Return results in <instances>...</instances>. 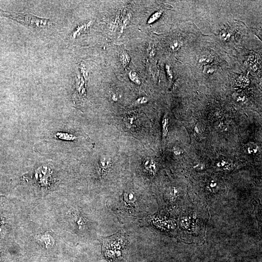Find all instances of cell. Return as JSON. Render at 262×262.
<instances>
[{
    "instance_id": "6da1fadb",
    "label": "cell",
    "mask_w": 262,
    "mask_h": 262,
    "mask_svg": "<svg viewBox=\"0 0 262 262\" xmlns=\"http://www.w3.org/2000/svg\"><path fill=\"white\" fill-rule=\"evenodd\" d=\"M1 13H3V15L10 17L11 19L32 28H44L52 24L49 19L36 17L28 13H8L2 11Z\"/></svg>"
},
{
    "instance_id": "7a4b0ae2",
    "label": "cell",
    "mask_w": 262,
    "mask_h": 262,
    "mask_svg": "<svg viewBox=\"0 0 262 262\" xmlns=\"http://www.w3.org/2000/svg\"><path fill=\"white\" fill-rule=\"evenodd\" d=\"M111 166V159L108 156H103L99 161L97 166V174L100 178H102L107 172Z\"/></svg>"
},
{
    "instance_id": "3957f363",
    "label": "cell",
    "mask_w": 262,
    "mask_h": 262,
    "mask_svg": "<svg viewBox=\"0 0 262 262\" xmlns=\"http://www.w3.org/2000/svg\"><path fill=\"white\" fill-rule=\"evenodd\" d=\"M143 166L145 170L149 174L152 175L156 174L157 172L156 164L155 161L150 157H147L145 159Z\"/></svg>"
},
{
    "instance_id": "277c9868",
    "label": "cell",
    "mask_w": 262,
    "mask_h": 262,
    "mask_svg": "<svg viewBox=\"0 0 262 262\" xmlns=\"http://www.w3.org/2000/svg\"><path fill=\"white\" fill-rule=\"evenodd\" d=\"M258 146L254 142H249L245 145L244 151L249 155H254L257 153L258 151Z\"/></svg>"
},
{
    "instance_id": "5b68a950",
    "label": "cell",
    "mask_w": 262,
    "mask_h": 262,
    "mask_svg": "<svg viewBox=\"0 0 262 262\" xmlns=\"http://www.w3.org/2000/svg\"><path fill=\"white\" fill-rule=\"evenodd\" d=\"M216 166L221 170H229L232 166V163L227 159H221L217 162Z\"/></svg>"
},
{
    "instance_id": "8992f818",
    "label": "cell",
    "mask_w": 262,
    "mask_h": 262,
    "mask_svg": "<svg viewBox=\"0 0 262 262\" xmlns=\"http://www.w3.org/2000/svg\"><path fill=\"white\" fill-rule=\"evenodd\" d=\"M249 80L248 77L244 75H241L238 77L236 80V84L237 86L241 87H246L249 85Z\"/></svg>"
},
{
    "instance_id": "52a82bcc",
    "label": "cell",
    "mask_w": 262,
    "mask_h": 262,
    "mask_svg": "<svg viewBox=\"0 0 262 262\" xmlns=\"http://www.w3.org/2000/svg\"><path fill=\"white\" fill-rule=\"evenodd\" d=\"M119 60L123 66H126L128 65L130 62V57L127 52L123 51L119 54Z\"/></svg>"
},
{
    "instance_id": "ba28073f",
    "label": "cell",
    "mask_w": 262,
    "mask_h": 262,
    "mask_svg": "<svg viewBox=\"0 0 262 262\" xmlns=\"http://www.w3.org/2000/svg\"><path fill=\"white\" fill-rule=\"evenodd\" d=\"M183 45L182 43L180 40H175L171 41L169 45V47L170 51L172 52L178 51L179 49Z\"/></svg>"
},
{
    "instance_id": "9c48e42d",
    "label": "cell",
    "mask_w": 262,
    "mask_h": 262,
    "mask_svg": "<svg viewBox=\"0 0 262 262\" xmlns=\"http://www.w3.org/2000/svg\"><path fill=\"white\" fill-rule=\"evenodd\" d=\"M168 127H169V118L168 116L165 115L163 118L162 120V132L163 137H166L168 133Z\"/></svg>"
},
{
    "instance_id": "30bf717a",
    "label": "cell",
    "mask_w": 262,
    "mask_h": 262,
    "mask_svg": "<svg viewBox=\"0 0 262 262\" xmlns=\"http://www.w3.org/2000/svg\"><path fill=\"white\" fill-rule=\"evenodd\" d=\"M213 60V56L210 54L202 55L199 60V64L207 65L212 62Z\"/></svg>"
},
{
    "instance_id": "8fae6325",
    "label": "cell",
    "mask_w": 262,
    "mask_h": 262,
    "mask_svg": "<svg viewBox=\"0 0 262 262\" xmlns=\"http://www.w3.org/2000/svg\"><path fill=\"white\" fill-rule=\"evenodd\" d=\"M220 37L221 40L224 41H228L231 38V34L229 31L223 30L220 32Z\"/></svg>"
},
{
    "instance_id": "7c38bea8",
    "label": "cell",
    "mask_w": 262,
    "mask_h": 262,
    "mask_svg": "<svg viewBox=\"0 0 262 262\" xmlns=\"http://www.w3.org/2000/svg\"><path fill=\"white\" fill-rule=\"evenodd\" d=\"M129 77L130 79L132 81V82L136 84L140 85L141 84L139 76L137 74V72H131L129 74Z\"/></svg>"
},
{
    "instance_id": "4fadbf2b",
    "label": "cell",
    "mask_w": 262,
    "mask_h": 262,
    "mask_svg": "<svg viewBox=\"0 0 262 262\" xmlns=\"http://www.w3.org/2000/svg\"><path fill=\"white\" fill-rule=\"evenodd\" d=\"M248 64L250 68L254 71H256L258 69V64L257 60L255 59L253 56H251L249 58Z\"/></svg>"
},
{
    "instance_id": "5bb4252c",
    "label": "cell",
    "mask_w": 262,
    "mask_h": 262,
    "mask_svg": "<svg viewBox=\"0 0 262 262\" xmlns=\"http://www.w3.org/2000/svg\"><path fill=\"white\" fill-rule=\"evenodd\" d=\"M162 15V12L161 11H157L155 13L152 14V15L151 16L150 19H149L148 21V23L149 24L153 23L154 22L157 21V19H158L159 18L161 17V16Z\"/></svg>"
},
{
    "instance_id": "9a60e30c",
    "label": "cell",
    "mask_w": 262,
    "mask_h": 262,
    "mask_svg": "<svg viewBox=\"0 0 262 262\" xmlns=\"http://www.w3.org/2000/svg\"><path fill=\"white\" fill-rule=\"evenodd\" d=\"M124 201L127 203H132L135 200L134 195L132 193H125L124 195Z\"/></svg>"
},
{
    "instance_id": "2e32d148",
    "label": "cell",
    "mask_w": 262,
    "mask_h": 262,
    "mask_svg": "<svg viewBox=\"0 0 262 262\" xmlns=\"http://www.w3.org/2000/svg\"><path fill=\"white\" fill-rule=\"evenodd\" d=\"M218 184L216 181L213 180H211L209 181L207 183V188L209 189V190L213 191L215 189H217Z\"/></svg>"
},
{
    "instance_id": "e0dca14e",
    "label": "cell",
    "mask_w": 262,
    "mask_h": 262,
    "mask_svg": "<svg viewBox=\"0 0 262 262\" xmlns=\"http://www.w3.org/2000/svg\"><path fill=\"white\" fill-rule=\"evenodd\" d=\"M234 97L237 102H243L246 100L245 95L240 93H235L234 94Z\"/></svg>"
},
{
    "instance_id": "ac0fdd59",
    "label": "cell",
    "mask_w": 262,
    "mask_h": 262,
    "mask_svg": "<svg viewBox=\"0 0 262 262\" xmlns=\"http://www.w3.org/2000/svg\"><path fill=\"white\" fill-rule=\"evenodd\" d=\"M203 73H205V74H213L215 72V69L213 66L207 65L205 66L204 69H203Z\"/></svg>"
},
{
    "instance_id": "d6986e66",
    "label": "cell",
    "mask_w": 262,
    "mask_h": 262,
    "mask_svg": "<svg viewBox=\"0 0 262 262\" xmlns=\"http://www.w3.org/2000/svg\"><path fill=\"white\" fill-rule=\"evenodd\" d=\"M166 74L168 75V78L169 79H172L173 77V73L172 71L170 69V66H169V65L166 66Z\"/></svg>"
},
{
    "instance_id": "ffe728a7",
    "label": "cell",
    "mask_w": 262,
    "mask_h": 262,
    "mask_svg": "<svg viewBox=\"0 0 262 262\" xmlns=\"http://www.w3.org/2000/svg\"><path fill=\"white\" fill-rule=\"evenodd\" d=\"M148 101V99L147 98L145 97L140 98L137 99V103L138 104H140V105L147 103Z\"/></svg>"
},
{
    "instance_id": "44dd1931",
    "label": "cell",
    "mask_w": 262,
    "mask_h": 262,
    "mask_svg": "<svg viewBox=\"0 0 262 262\" xmlns=\"http://www.w3.org/2000/svg\"><path fill=\"white\" fill-rule=\"evenodd\" d=\"M173 152L175 155H179L182 153V151L179 148V147H175L173 148Z\"/></svg>"
},
{
    "instance_id": "7402d4cb",
    "label": "cell",
    "mask_w": 262,
    "mask_h": 262,
    "mask_svg": "<svg viewBox=\"0 0 262 262\" xmlns=\"http://www.w3.org/2000/svg\"><path fill=\"white\" fill-rule=\"evenodd\" d=\"M203 166L202 165V164H198V165H197L195 168L196 169H203Z\"/></svg>"
}]
</instances>
